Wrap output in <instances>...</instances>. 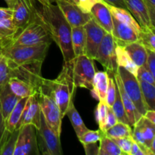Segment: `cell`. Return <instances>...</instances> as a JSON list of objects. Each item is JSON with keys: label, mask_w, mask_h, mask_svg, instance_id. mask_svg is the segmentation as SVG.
I'll use <instances>...</instances> for the list:
<instances>
[{"label": "cell", "mask_w": 155, "mask_h": 155, "mask_svg": "<svg viewBox=\"0 0 155 155\" xmlns=\"http://www.w3.org/2000/svg\"><path fill=\"white\" fill-rule=\"evenodd\" d=\"M36 15L46 27L52 41L60 48L64 62L74 58L75 55L71 43V27L58 6L53 3L41 5V8H36Z\"/></svg>", "instance_id": "6da1fadb"}, {"label": "cell", "mask_w": 155, "mask_h": 155, "mask_svg": "<svg viewBox=\"0 0 155 155\" xmlns=\"http://www.w3.org/2000/svg\"><path fill=\"white\" fill-rule=\"evenodd\" d=\"M76 89L73 80L71 61L64 62L61 71L54 80H42L39 91L51 96L61 110V116L63 119L70 103L74 101Z\"/></svg>", "instance_id": "7a4b0ae2"}, {"label": "cell", "mask_w": 155, "mask_h": 155, "mask_svg": "<svg viewBox=\"0 0 155 155\" xmlns=\"http://www.w3.org/2000/svg\"><path fill=\"white\" fill-rule=\"evenodd\" d=\"M50 33L41 22L36 15V8L34 12V18L27 25L18 32L5 46H22V45H35L42 43H51Z\"/></svg>", "instance_id": "3957f363"}, {"label": "cell", "mask_w": 155, "mask_h": 155, "mask_svg": "<svg viewBox=\"0 0 155 155\" xmlns=\"http://www.w3.org/2000/svg\"><path fill=\"white\" fill-rule=\"evenodd\" d=\"M51 43L35 45L5 46L0 48V53L15 64H24L32 61L43 62Z\"/></svg>", "instance_id": "277c9868"}, {"label": "cell", "mask_w": 155, "mask_h": 155, "mask_svg": "<svg viewBox=\"0 0 155 155\" xmlns=\"http://www.w3.org/2000/svg\"><path fill=\"white\" fill-rule=\"evenodd\" d=\"M93 59L86 54L74 57L71 60L72 64V75L76 88L92 89V80L95 72Z\"/></svg>", "instance_id": "5b68a950"}, {"label": "cell", "mask_w": 155, "mask_h": 155, "mask_svg": "<svg viewBox=\"0 0 155 155\" xmlns=\"http://www.w3.org/2000/svg\"><path fill=\"white\" fill-rule=\"evenodd\" d=\"M36 138L39 151L42 155H62L60 136L53 130L45 120L42 111L40 126L36 130Z\"/></svg>", "instance_id": "8992f818"}, {"label": "cell", "mask_w": 155, "mask_h": 155, "mask_svg": "<svg viewBox=\"0 0 155 155\" xmlns=\"http://www.w3.org/2000/svg\"><path fill=\"white\" fill-rule=\"evenodd\" d=\"M8 59V58H7ZM11 77H15L30 83L39 92L43 78L41 76L42 61H32L24 64H15L8 59Z\"/></svg>", "instance_id": "52a82bcc"}, {"label": "cell", "mask_w": 155, "mask_h": 155, "mask_svg": "<svg viewBox=\"0 0 155 155\" xmlns=\"http://www.w3.org/2000/svg\"><path fill=\"white\" fill-rule=\"evenodd\" d=\"M117 73L120 77L124 90L133 101L135 107L142 116L148 110L142 97V91L137 77L122 67H118Z\"/></svg>", "instance_id": "ba28073f"}, {"label": "cell", "mask_w": 155, "mask_h": 155, "mask_svg": "<svg viewBox=\"0 0 155 155\" xmlns=\"http://www.w3.org/2000/svg\"><path fill=\"white\" fill-rule=\"evenodd\" d=\"M116 43L110 33H105L94 60L99 62L109 75H113L117 71V64L116 61Z\"/></svg>", "instance_id": "9c48e42d"}, {"label": "cell", "mask_w": 155, "mask_h": 155, "mask_svg": "<svg viewBox=\"0 0 155 155\" xmlns=\"http://www.w3.org/2000/svg\"><path fill=\"white\" fill-rule=\"evenodd\" d=\"M36 129L31 124L21 127L13 155H39Z\"/></svg>", "instance_id": "30bf717a"}, {"label": "cell", "mask_w": 155, "mask_h": 155, "mask_svg": "<svg viewBox=\"0 0 155 155\" xmlns=\"http://www.w3.org/2000/svg\"><path fill=\"white\" fill-rule=\"evenodd\" d=\"M133 127L132 137L137 142L145 155H154L150 149V146L155 140V124L142 116Z\"/></svg>", "instance_id": "8fae6325"}, {"label": "cell", "mask_w": 155, "mask_h": 155, "mask_svg": "<svg viewBox=\"0 0 155 155\" xmlns=\"http://www.w3.org/2000/svg\"><path fill=\"white\" fill-rule=\"evenodd\" d=\"M38 98L41 111L45 120L53 130L60 136L61 133L62 124L60 108L51 96L39 91L38 92Z\"/></svg>", "instance_id": "7c38bea8"}, {"label": "cell", "mask_w": 155, "mask_h": 155, "mask_svg": "<svg viewBox=\"0 0 155 155\" xmlns=\"http://www.w3.org/2000/svg\"><path fill=\"white\" fill-rule=\"evenodd\" d=\"M56 4L71 27L84 26L92 18L90 13H84L73 0H57Z\"/></svg>", "instance_id": "4fadbf2b"}, {"label": "cell", "mask_w": 155, "mask_h": 155, "mask_svg": "<svg viewBox=\"0 0 155 155\" xmlns=\"http://www.w3.org/2000/svg\"><path fill=\"white\" fill-rule=\"evenodd\" d=\"M86 32V49L85 54L94 60L98 46L106 32L91 18L84 26Z\"/></svg>", "instance_id": "5bb4252c"}, {"label": "cell", "mask_w": 155, "mask_h": 155, "mask_svg": "<svg viewBox=\"0 0 155 155\" xmlns=\"http://www.w3.org/2000/svg\"><path fill=\"white\" fill-rule=\"evenodd\" d=\"M35 8L34 0H16L13 8L12 20L18 27V31L33 19Z\"/></svg>", "instance_id": "9a60e30c"}, {"label": "cell", "mask_w": 155, "mask_h": 155, "mask_svg": "<svg viewBox=\"0 0 155 155\" xmlns=\"http://www.w3.org/2000/svg\"><path fill=\"white\" fill-rule=\"evenodd\" d=\"M40 116L41 108L38 98V92H36L27 98L24 111L16 129H20L24 125L31 124L38 130L40 126Z\"/></svg>", "instance_id": "2e32d148"}, {"label": "cell", "mask_w": 155, "mask_h": 155, "mask_svg": "<svg viewBox=\"0 0 155 155\" xmlns=\"http://www.w3.org/2000/svg\"><path fill=\"white\" fill-rule=\"evenodd\" d=\"M127 9L131 13L141 27H155L149 12L143 0H124Z\"/></svg>", "instance_id": "e0dca14e"}, {"label": "cell", "mask_w": 155, "mask_h": 155, "mask_svg": "<svg viewBox=\"0 0 155 155\" xmlns=\"http://www.w3.org/2000/svg\"><path fill=\"white\" fill-rule=\"evenodd\" d=\"M113 30L111 35L114 39L116 45L125 46L131 42H136L139 39V35L127 24L120 22L112 17Z\"/></svg>", "instance_id": "ac0fdd59"}, {"label": "cell", "mask_w": 155, "mask_h": 155, "mask_svg": "<svg viewBox=\"0 0 155 155\" xmlns=\"http://www.w3.org/2000/svg\"><path fill=\"white\" fill-rule=\"evenodd\" d=\"M92 18L98 24L106 33L111 34L113 30V21L112 15L105 2L96 3L92 8L90 12Z\"/></svg>", "instance_id": "d6986e66"}, {"label": "cell", "mask_w": 155, "mask_h": 155, "mask_svg": "<svg viewBox=\"0 0 155 155\" xmlns=\"http://www.w3.org/2000/svg\"><path fill=\"white\" fill-rule=\"evenodd\" d=\"M113 77L114 78L115 83H116L117 88L118 91L120 95L121 100H122L123 104H124V109H125L126 114H127V118H128L129 123L131 127H133L136 122L142 117V115L138 112L136 108L135 107L134 104H133V101L128 96L127 92L124 90V86L121 82L120 77L119 74H118L117 71L115 74H113Z\"/></svg>", "instance_id": "ffe728a7"}, {"label": "cell", "mask_w": 155, "mask_h": 155, "mask_svg": "<svg viewBox=\"0 0 155 155\" xmlns=\"http://www.w3.org/2000/svg\"><path fill=\"white\" fill-rule=\"evenodd\" d=\"M20 99L21 98L15 95L11 90L8 83L0 89V108L5 120L7 119Z\"/></svg>", "instance_id": "44dd1931"}, {"label": "cell", "mask_w": 155, "mask_h": 155, "mask_svg": "<svg viewBox=\"0 0 155 155\" xmlns=\"http://www.w3.org/2000/svg\"><path fill=\"white\" fill-rule=\"evenodd\" d=\"M108 83L109 74L107 71L95 72L92 80V89L91 90L94 98L99 101H105Z\"/></svg>", "instance_id": "7402d4cb"}, {"label": "cell", "mask_w": 155, "mask_h": 155, "mask_svg": "<svg viewBox=\"0 0 155 155\" xmlns=\"http://www.w3.org/2000/svg\"><path fill=\"white\" fill-rule=\"evenodd\" d=\"M106 5L107 6L108 9L110 10L112 17L116 18L117 20H118L120 22L128 25L138 35H139V33H140L142 27H140V25L138 24L136 19L133 18V15H131V13L127 9L124 8L116 7V6L107 4V3H106Z\"/></svg>", "instance_id": "603a6c76"}, {"label": "cell", "mask_w": 155, "mask_h": 155, "mask_svg": "<svg viewBox=\"0 0 155 155\" xmlns=\"http://www.w3.org/2000/svg\"><path fill=\"white\" fill-rule=\"evenodd\" d=\"M8 84L13 93L21 98H28L30 95L38 92L37 89H35L32 85L18 77H10Z\"/></svg>", "instance_id": "cb8c5ba5"}, {"label": "cell", "mask_w": 155, "mask_h": 155, "mask_svg": "<svg viewBox=\"0 0 155 155\" xmlns=\"http://www.w3.org/2000/svg\"><path fill=\"white\" fill-rule=\"evenodd\" d=\"M71 43L75 57L85 54L86 32L83 26L71 27Z\"/></svg>", "instance_id": "d4e9b609"}, {"label": "cell", "mask_w": 155, "mask_h": 155, "mask_svg": "<svg viewBox=\"0 0 155 155\" xmlns=\"http://www.w3.org/2000/svg\"><path fill=\"white\" fill-rule=\"evenodd\" d=\"M115 51H116V61L117 66L125 68L127 71L137 77L139 67L132 60L131 57L124 47L116 45Z\"/></svg>", "instance_id": "484cf974"}, {"label": "cell", "mask_w": 155, "mask_h": 155, "mask_svg": "<svg viewBox=\"0 0 155 155\" xmlns=\"http://www.w3.org/2000/svg\"><path fill=\"white\" fill-rule=\"evenodd\" d=\"M124 48L127 50L132 60L139 68L145 64L148 51L140 42L136 41L129 43L124 46Z\"/></svg>", "instance_id": "4316f807"}, {"label": "cell", "mask_w": 155, "mask_h": 155, "mask_svg": "<svg viewBox=\"0 0 155 155\" xmlns=\"http://www.w3.org/2000/svg\"><path fill=\"white\" fill-rule=\"evenodd\" d=\"M66 115L69 118L78 139L80 136H83L86 131L89 130V129L85 125L84 122H83L81 116L79 114L78 110H77V108L74 106V101H72L70 103L68 110H67Z\"/></svg>", "instance_id": "83f0119b"}, {"label": "cell", "mask_w": 155, "mask_h": 155, "mask_svg": "<svg viewBox=\"0 0 155 155\" xmlns=\"http://www.w3.org/2000/svg\"><path fill=\"white\" fill-rule=\"evenodd\" d=\"M27 98H23L20 99V101L17 103L16 105L12 110L10 114L8 115L7 119L5 120V130L8 132H13L16 130L17 126L21 120V115L24 111V107H25L26 102H27Z\"/></svg>", "instance_id": "f1b7e54d"}, {"label": "cell", "mask_w": 155, "mask_h": 155, "mask_svg": "<svg viewBox=\"0 0 155 155\" xmlns=\"http://www.w3.org/2000/svg\"><path fill=\"white\" fill-rule=\"evenodd\" d=\"M18 133L19 129H16L13 132H8L5 130L0 142V155H13Z\"/></svg>", "instance_id": "f546056e"}, {"label": "cell", "mask_w": 155, "mask_h": 155, "mask_svg": "<svg viewBox=\"0 0 155 155\" xmlns=\"http://www.w3.org/2000/svg\"><path fill=\"white\" fill-rule=\"evenodd\" d=\"M18 32L12 18L0 21V47L7 43Z\"/></svg>", "instance_id": "4dcf8cb0"}, {"label": "cell", "mask_w": 155, "mask_h": 155, "mask_svg": "<svg viewBox=\"0 0 155 155\" xmlns=\"http://www.w3.org/2000/svg\"><path fill=\"white\" fill-rule=\"evenodd\" d=\"M98 155H124L117 144L103 133L100 139Z\"/></svg>", "instance_id": "1f68e13d"}, {"label": "cell", "mask_w": 155, "mask_h": 155, "mask_svg": "<svg viewBox=\"0 0 155 155\" xmlns=\"http://www.w3.org/2000/svg\"><path fill=\"white\" fill-rule=\"evenodd\" d=\"M133 130L131 126L124 123L118 121L115 125L110 127L105 133H103L106 136L110 139H121V138H127L132 136Z\"/></svg>", "instance_id": "d6a6232c"}, {"label": "cell", "mask_w": 155, "mask_h": 155, "mask_svg": "<svg viewBox=\"0 0 155 155\" xmlns=\"http://www.w3.org/2000/svg\"><path fill=\"white\" fill-rule=\"evenodd\" d=\"M139 80L142 97L148 110L155 109V85Z\"/></svg>", "instance_id": "836d02e7"}, {"label": "cell", "mask_w": 155, "mask_h": 155, "mask_svg": "<svg viewBox=\"0 0 155 155\" xmlns=\"http://www.w3.org/2000/svg\"><path fill=\"white\" fill-rule=\"evenodd\" d=\"M155 27H142L138 42L147 50L155 51Z\"/></svg>", "instance_id": "e575fe53"}, {"label": "cell", "mask_w": 155, "mask_h": 155, "mask_svg": "<svg viewBox=\"0 0 155 155\" xmlns=\"http://www.w3.org/2000/svg\"><path fill=\"white\" fill-rule=\"evenodd\" d=\"M111 108L119 122H122L130 125V123H129L128 118H127V114H126L125 109H124V104H123L122 100H121L120 95V92L118 91L117 88L116 97H115L114 102Z\"/></svg>", "instance_id": "d590c367"}, {"label": "cell", "mask_w": 155, "mask_h": 155, "mask_svg": "<svg viewBox=\"0 0 155 155\" xmlns=\"http://www.w3.org/2000/svg\"><path fill=\"white\" fill-rule=\"evenodd\" d=\"M107 104L105 101H99L95 109V120L98 125V128L104 133V127L107 114Z\"/></svg>", "instance_id": "8d00e7d4"}, {"label": "cell", "mask_w": 155, "mask_h": 155, "mask_svg": "<svg viewBox=\"0 0 155 155\" xmlns=\"http://www.w3.org/2000/svg\"><path fill=\"white\" fill-rule=\"evenodd\" d=\"M103 133L100 130H90L86 131L83 136L79 138V140L81 142L82 145H86V144L97 143L99 142L102 136Z\"/></svg>", "instance_id": "74e56055"}, {"label": "cell", "mask_w": 155, "mask_h": 155, "mask_svg": "<svg viewBox=\"0 0 155 155\" xmlns=\"http://www.w3.org/2000/svg\"><path fill=\"white\" fill-rule=\"evenodd\" d=\"M10 77V68L8 66V59L2 54L0 59V89L5 84L8 83Z\"/></svg>", "instance_id": "f35d334b"}, {"label": "cell", "mask_w": 155, "mask_h": 155, "mask_svg": "<svg viewBox=\"0 0 155 155\" xmlns=\"http://www.w3.org/2000/svg\"><path fill=\"white\" fill-rule=\"evenodd\" d=\"M116 92L117 86L116 83H115L114 78L113 75H109L108 87H107L105 98V102L109 107H112L114 102L115 97H116Z\"/></svg>", "instance_id": "ab89813d"}, {"label": "cell", "mask_w": 155, "mask_h": 155, "mask_svg": "<svg viewBox=\"0 0 155 155\" xmlns=\"http://www.w3.org/2000/svg\"><path fill=\"white\" fill-rule=\"evenodd\" d=\"M114 141L117 144L124 154L131 155L132 144H133V137L121 138V139H114Z\"/></svg>", "instance_id": "60d3db41"}, {"label": "cell", "mask_w": 155, "mask_h": 155, "mask_svg": "<svg viewBox=\"0 0 155 155\" xmlns=\"http://www.w3.org/2000/svg\"><path fill=\"white\" fill-rule=\"evenodd\" d=\"M154 76L151 74L148 70V68L145 67V65H142L140 66L138 69V74H137V79L142 81L146 82V83H150V84L155 85V79Z\"/></svg>", "instance_id": "b9f144b4"}, {"label": "cell", "mask_w": 155, "mask_h": 155, "mask_svg": "<svg viewBox=\"0 0 155 155\" xmlns=\"http://www.w3.org/2000/svg\"><path fill=\"white\" fill-rule=\"evenodd\" d=\"M118 122L116 116H115L113 110H112L111 107H107V117H106L105 124H104V133H105L108 129L113 127L114 125Z\"/></svg>", "instance_id": "7bdbcfd3"}, {"label": "cell", "mask_w": 155, "mask_h": 155, "mask_svg": "<svg viewBox=\"0 0 155 155\" xmlns=\"http://www.w3.org/2000/svg\"><path fill=\"white\" fill-rule=\"evenodd\" d=\"M103 0H79L78 5L84 13H90L92 8Z\"/></svg>", "instance_id": "ee69618b"}, {"label": "cell", "mask_w": 155, "mask_h": 155, "mask_svg": "<svg viewBox=\"0 0 155 155\" xmlns=\"http://www.w3.org/2000/svg\"><path fill=\"white\" fill-rule=\"evenodd\" d=\"M147 51H148V55L145 65L148 71L151 73V74L155 77V51H149V50H147Z\"/></svg>", "instance_id": "f6af8a7d"}, {"label": "cell", "mask_w": 155, "mask_h": 155, "mask_svg": "<svg viewBox=\"0 0 155 155\" xmlns=\"http://www.w3.org/2000/svg\"><path fill=\"white\" fill-rule=\"evenodd\" d=\"M143 1L148 9L151 22L155 26V0H143Z\"/></svg>", "instance_id": "bcb514c9"}, {"label": "cell", "mask_w": 155, "mask_h": 155, "mask_svg": "<svg viewBox=\"0 0 155 155\" xmlns=\"http://www.w3.org/2000/svg\"><path fill=\"white\" fill-rule=\"evenodd\" d=\"M84 147L85 152L87 155H98V147L97 146L96 143L86 144L83 145Z\"/></svg>", "instance_id": "7dc6e473"}, {"label": "cell", "mask_w": 155, "mask_h": 155, "mask_svg": "<svg viewBox=\"0 0 155 155\" xmlns=\"http://www.w3.org/2000/svg\"><path fill=\"white\" fill-rule=\"evenodd\" d=\"M13 15V9L10 8H1L0 7V21L7 18H12Z\"/></svg>", "instance_id": "c3c4849f"}, {"label": "cell", "mask_w": 155, "mask_h": 155, "mask_svg": "<svg viewBox=\"0 0 155 155\" xmlns=\"http://www.w3.org/2000/svg\"><path fill=\"white\" fill-rule=\"evenodd\" d=\"M131 155H145L142 150L138 145L137 142L133 139V144H132V149H131Z\"/></svg>", "instance_id": "681fc988"}, {"label": "cell", "mask_w": 155, "mask_h": 155, "mask_svg": "<svg viewBox=\"0 0 155 155\" xmlns=\"http://www.w3.org/2000/svg\"><path fill=\"white\" fill-rule=\"evenodd\" d=\"M103 1L105 2L107 4L111 5L116 6V7L124 8L127 9V6H126L125 3H124V0H103Z\"/></svg>", "instance_id": "f907efd6"}, {"label": "cell", "mask_w": 155, "mask_h": 155, "mask_svg": "<svg viewBox=\"0 0 155 155\" xmlns=\"http://www.w3.org/2000/svg\"><path fill=\"white\" fill-rule=\"evenodd\" d=\"M144 117L146 118L153 124H155V110H148L143 115Z\"/></svg>", "instance_id": "816d5d0a"}, {"label": "cell", "mask_w": 155, "mask_h": 155, "mask_svg": "<svg viewBox=\"0 0 155 155\" xmlns=\"http://www.w3.org/2000/svg\"><path fill=\"white\" fill-rule=\"evenodd\" d=\"M5 131V120L3 118L2 114L1 108H0V142H1L3 134Z\"/></svg>", "instance_id": "f5cc1de1"}, {"label": "cell", "mask_w": 155, "mask_h": 155, "mask_svg": "<svg viewBox=\"0 0 155 155\" xmlns=\"http://www.w3.org/2000/svg\"><path fill=\"white\" fill-rule=\"evenodd\" d=\"M5 2L7 4L8 7L12 9L14 8V6H15V3H16V0H5Z\"/></svg>", "instance_id": "db71d44e"}, {"label": "cell", "mask_w": 155, "mask_h": 155, "mask_svg": "<svg viewBox=\"0 0 155 155\" xmlns=\"http://www.w3.org/2000/svg\"><path fill=\"white\" fill-rule=\"evenodd\" d=\"M36 1L40 3L41 5H45L50 4V3H56L57 0H36Z\"/></svg>", "instance_id": "11a10c76"}, {"label": "cell", "mask_w": 155, "mask_h": 155, "mask_svg": "<svg viewBox=\"0 0 155 155\" xmlns=\"http://www.w3.org/2000/svg\"><path fill=\"white\" fill-rule=\"evenodd\" d=\"M73 1L75 3H77V5H78V2H79V0H73Z\"/></svg>", "instance_id": "9f6ffc18"}, {"label": "cell", "mask_w": 155, "mask_h": 155, "mask_svg": "<svg viewBox=\"0 0 155 155\" xmlns=\"http://www.w3.org/2000/svg\"><path fill=\"white\" fill-rule=\"evenodd\" d=\"M2 54L1 53H0V59H1V58H2Z\"/></svg>", "instance_id": "6f0895ef"}]
</instances>
